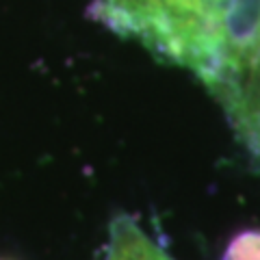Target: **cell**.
<instances>
[{
  "instance_id": "obj_1",
  "label": "cell",
  "mask_w": 260,
  "mask_h": 260,
  "mask_svg": "<svg viewBox=\"0 0 260 260\" xmlns=\"http://www.w3.org/2000/svg\"><path fill=\"white\" fill-rule=\"evenodd\" d=\"M91 13L208 85L260 22V0H93Z\"/></svg>"
},
{
  "instance_id": "obj_2",
  "label": "cell",
  "mask_w": 260,
  "mask_h": 260,
  "mask_svg": "<svg viewBox=\"0 0 260 260\" xmlns=\"http://www.w3.org/2000/svg\"><path fill=\"white\" fill-rule=\"evenodd\" d=\"M206 87L225 109L249 154L260 162V22Z\"/></svg>"
},
{
  "instance_id": "obj_3",
  "label": "cell",
  "mask_w": 260,
  "mask_h": 260,
  "mask_svg": "<svg viewBox=\"0 0 260 260\" xmlns=\"http://www.w3.org/2000/svg\"><path fill=\"white\" fill-rule=\"evenodd\" d=\"M104 260H174L158 247L133 217L121 215L113 219L109 232V245Z\"/></svg>"
},
{
  "instance_id": "obj_4",
  "label": "cell",
  "mask_w": 260,
  "mask_h": 260,
  "mask_svg": "<svg viewBox=\"0 0 260 260\" xmlns=\"http://www.w3.org/2000/svg\"><path fill=\"white\" fill-rule=\"evenodd\" d=\"M225 260H260V234L258 232L241 234L228 249Z\"/></svg>"
}]
</instances>
